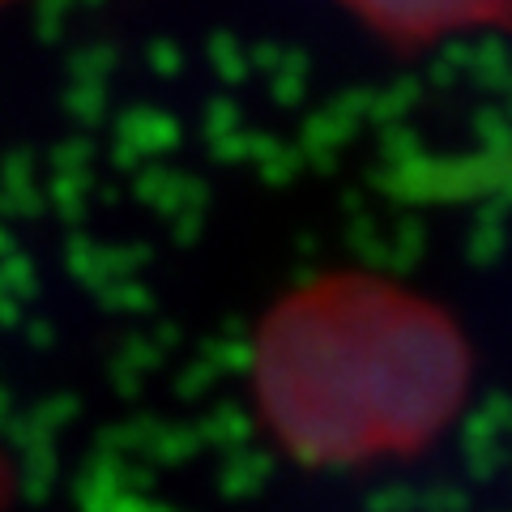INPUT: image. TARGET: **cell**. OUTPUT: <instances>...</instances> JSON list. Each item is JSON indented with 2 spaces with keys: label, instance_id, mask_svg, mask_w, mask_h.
<instances>
[{
  "label": "cell",
  "instance_id": "7a4b0ae2",
  "mask_svg": "<svg viewBox=\"0 0 512 512\" xmlns=\"http://www.w3.org/2000/svg\"><path fill=\"white\" fill-rule=\"evenodd\" d=\"M346 5L384 35L440 39L495 22L508 9V0H346Z\"/></svg>",
  "mask_w": 512,
  "mask_h": 512
},
{
  "label": "cell",
  "instance_id": "6da1fadb",
  "mask_svg": "<svg viewBox=\"0 0 512 512\" xmlns=\"http://www.w3.org/2000/svg\"><path fill=\"white\" fill-rule=\"evenodd\" d=\"M261 402L286 444L346 461L431 436L466 384V346L436 303L338 274L291 295L261 333Z\"/></svg>",
  "mask_w": 512,
  "mask_h": 512
}]
</instances>
